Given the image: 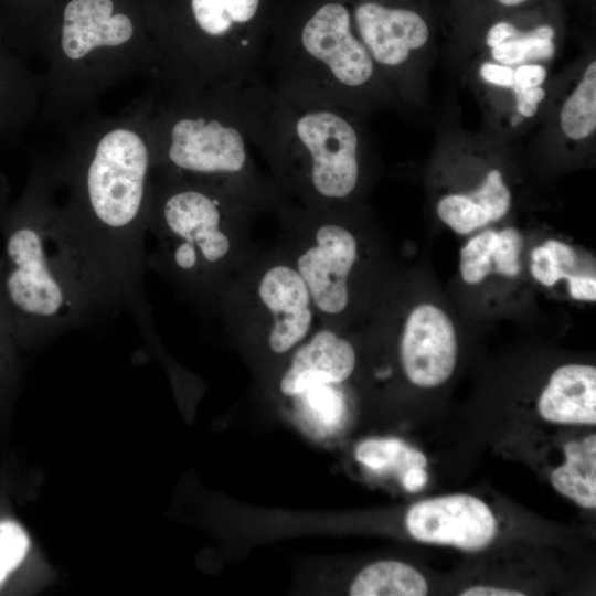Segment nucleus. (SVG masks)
I'll use <instances>...</instances> for the list:
<instances>
[{"label": "nucleus", "instance_id": "f257e3e1", "mask_svg": "<svg viewBox=\"0 0 596 596\" xmlns=\"http://www.w3.org/2000/svg\"><path fill=\"white\" fill-rule=\"evenodd\" d=\"M49 162L66 190V225L119 305L138 312L153 173L147 97L70 124L65 152Z\"/></svg>", "mask_w": 596, "mask_h": 596}, {"label": "nucleus", "instance_id": "f03ea898", "mask_svg": "<svg viewBox=\"0 0 596 596\" xmlns=\"http://www.w3.org/2000/svg\"><path fill=\"white\" fill-rule=\"evenodd\" d=\"M0 292L17 340L81 327L120 307L65 223L49 161L0 213Z\"/></svg>", "mask_w": 596, "mask_h": 596}, {"label": "nucleus", "instance_id": "7ed1b4c3", "mask_svg": "<svg viewBox=\"0 0 596 596\" xmlns=\"http://www.w3.org/2000/svg\"><path fill=\"white\" fill-rule=\"evenodd\" d=\"M249 142L267 161L281 198L298 205H342L358 192L366 135L352 110L291 100L262 78L230 89Z\"/></svg>", "mask_w": 596, "mask_h": 596}, {"label": "nucleus", "instance_id": "20e7f679", "mask_svg": "<svg viewBox=\"0 0 596 596\" xmlns=\"http://www.w3.org/2000/svg\"><path fill=\"white\" fill-rule=\"evenodd\" d=\"M38 54L45 61L41 115L70 125L91 111L113 86L139 74L153 76L156 45L145 0H58L42 28Z\"/></svg>", "mask_w": 596, "mask_h": 596}, {"label": "nucleus", "instance_id": "39448f33", "mask_svg": "<svg viewBox=\"0 0 596 596\" xmlns=\"http://www.w3.org/2000/svg\"><path fill=\"white\" fill-rule=\"evenodd\" d=\"M263 82L291 100L360 115L392 97L359 39L348 0H275Z\"/></svg>", "mask_w": 596, "mask_h": 596}, {"label": "nucleus", "instance_id": "423d86ee", "mask_svg": "<svg viewBox=\"0 0 596 596\" xmlns=\"http://www.w3.org/2000/svg\"><path fill=\"white\" fill-rule=\"evenodd\" d=\"M270 0H145L157 92L192 94L262 78Z\"/></svg>", "mask_w": 596, "mask_h": 596}, {"label": "nucleus", "instance_id": "0eeeda50", "mask_svg": "<svg viewBox=\"0 0 596 596\" xmlns=\"http://www.w3.org/2000/svg\"><path fill=\"white\" fill-rule=\"evenodd\" d=\"M153 171L211 184L256 210L283 198L256 167L230 88L147 96Z\"/></svg>", "mask_w": 596, "mask_h": 596}, {"label": "nucleus", "instance_id": "6e6552de", "mask_svg": "<svg viewBox=\"0 0 596 596\" xmlns=\"http://www.w3.org/2000/svg\"><path fill=\"white\" fill-rule=\"evenodd\" d=\"M255 207L187 177L153 171L147 233L158 264L199 296L215 291L236 253V236Z\"/></svg>", "mask_w": 596, "mask_h": 596}, {"label": "nucleus", "instance_id": "1a4fd4ad", "mask_svg": "<svg viewBox=\"0 0 596 596\" xmlns=\"http://www.w3.org/2000/svg\"><path fill=\"white\" fill-rule=\"evenodd\" d=\"M338 206H277L281 215L300 227L307 238L290 259L304 279L316 315L340 316L350 302V276L358 259L355 236L338 219Z\"/></svg>", "mask_w": 596, "mask_h": 596}, {"label": "nucleus", "instance_id": "9d476101", "mask_svg": "<svg viewBox=\"0 0 596 596\" xmlns=\"http://www.w3.org/2000/svg\"><path fill=\"white\" fill-rule=\"evenodd\" d=\"M354 30L382 76L402 88L414 57L429 40V28L415 10L391 0H348Z\"/></svg>", "mask_w": 596, "mask_h": 596}, {"label": "nucleus", "instance_id": "9b49d317", "mask_svg": "<svg viewBox=\"0 0 596 596\" xmlns=\"http://www.w3.org/2000/svg\"><path fill=\"white\" fill-rule=\"evenodd\" d=\"M405 524L417 541L466 551L486 547L497 533V521L489 507L464 493L415 503L407 511Z\"/></svg>", "mask_w": 596, "mask_h": 596}, {"label": "nucleus", "instance_id": "f8f14e48", "mask_svg": "<svg viewBox=\"0 0 596 596\" xmlns=\"http://www.w3.org/2000/svg\"><path fill=\"white\" fill-rule=\"evenodd\" d=\"M255 297L265 317L269 350L284 354L309 336L316 311L309 290L289 262L269 264L258 276Z\"/></svg>", "mask_w": 596, "mask_h": 596}, {"label": "nucleus", "instance_id": "ddd939ff", "mask_svg": "<svg viewBox=\"0 0 596 596\" xmlns=\"http://www.w3.org/2000/svg\"><path fill=\"white\" fill-rule=\"evenodd\" d=\"M401 360L408 380L421 387L443 384L457 361L453 322L438 307L419 305L409 313L401 341Z\"/></svg>", "mask_w": 596, "mask_h": 596}, {"label": "nucleus", "instance_id": "4468645a", "mask_svg": "<svg viewBox=\"0 0 596 596\" xmlns=\"http://www.w3.org/2000/svg\"><path fill=\"white\" fill-rule=\"evenodd\" d=\"M353 345L333 330L315 332L296 349L283 374L279 390L286 396H298L319 384H340L355 368Z\"/></svg>", "mask_w": 596, "mask_h": 596}, {"label": "nucleus", "instance_id": "2eb2a0df", "mask_svg": "<svg viewBox=\"0 0 596 596\" xmlns=\"http://www.w3.org/2000/svg\"><path fill=\"white\" fill-rule=\"evenodd\" d=\"M43 74L7 41L0 28V139L18 143L40 114Z\"/></svg>", "mask_w": 596, "mask_h": 596}, {"label": "nucleus", "instance_id": "dca6fc26", "mask_svg": "<svg viewBox=\"0 0 596 596\" xmlns=\"http://www.w3.org/2000/svg\"><path fill=\"white\" fill-rule=\"evenodd\" d=\"M540 415L558 424H596V369L567 364L556 369L539 402Z\"/></svg>", "mask_w": 596, "mask_h": 596}, {"label": "nucleus", "instance_id": "f3484780", "mask_svg": "<svg viewBox=\"0 0 596 596\" xmlns=\"http://www.w3.org/2000/svg\"><path fill=\"white\" fill-rule=\"evenodd\" d=\"M555 29L541 24L521 31L507 21L494 23L486 34V44L494 62L518 66L529 61L546 60L555 53Z\"/></svg>", "mask_w": 596, "mask_h": 596}, {"label": "nucleus", "instance_id": "a211bd4d", "mask_svg": "<svg viewBox=\"0 0 596 596\" xmlns=\"http://www.w3.org/2000/svg\"><path fill=\"white\" fill-rule=\"evenodd\" d=\"M565 462L552 471L555 490L586 509L596 508V435L564 446Z\"/></svg>", "mask_w": 596, "mask_h": 596}, {"label": "nucleus", "instance_id": "6ab92c4d", "mask_svg": "<svg viewBox=\"0 0 596 596\" xmlns=\"http://www.w3.org/2000/svg\"><path fill=\"white\" fill-rule=\"evenodd\" d=\"M427 592L424 576L398 561H379L365 566L349 588L351 596H424Z\"/></svg>", "mask_w": 596, "mask_h": 596}, {"label": "nucleus", "instance_id": "aec40b11", "mask_svg": "<svg viewBox=\"0 0 596 596\" xmlns=\"http://www.w3.org/2000/svg\"><path fill=\"white\" fill-rule=\"evenodd\" d=\"M560 126L565 137L582 141L596 130V61L586 66L560 111Z\"/></svg>", "mask_w": 596, "mask_h": 596}, {"label": "nucleus", "instance_id": "412c9836", "mask_svg": "<svg viewBox=\"0 0 596 596\" xmlns=\"http://www.w3.org/2000/svg\"><path fill=\"white\" fill-rule=\"evenodd\" d=\"M354 456L369 469L396 472L400 479L407 470L427 465L422 451L396 437L368 438L355 447Z\"/></svg>", "mask_w": 596, "mask_h": 596}, {"label": "nucleus", "instance_id": "4be33fe9", "mask_svg": "<svg viewBox=\"0 0 596 596\" xmlns=\"http://www.w3.org/2000/svg\"><path fill=\"white\" fill-rule=\"evenodd\" d=\"M497 232L486 230L471 237L460 251L459 268L470 285L482 281L491 272Z\"/></svg>", "mask_w": 596, "mask_h": 596}, {"label": "nucleus", "instance_id": "5701e85b", "mask_svg": "<svg viewBox=\"0 0 596 596\" xmlns=\"http://www.w3.org/2000/svg\"><path fill=\"white\" fill-rule=\"evenodd\" d=\"M436 211L439 219L458 234H469L489 224L483 212L465 193L444 195Z\"/></svg>", "mask_w": 596, "mask_h": 596}, {"label": "nucleus", "instance_id": "b1692460", "mask_svg": "<svg viewBox=\"0 0 596 596\" xmlns=\"http://www.w3.org/2000/svg\"><path fill=\"white\" fill-rule=\"evenodd\" d=\"M465 194L483 212L489 223L502 219L512 203L511 191L498 169H491L476 189Z\"/></svg>", "mask_w": 596, "mask_h": 596}, {"label": "nucleus", "instance_id": "393cba45", "mask_svg": "<svg viewBox=\"0 0 596 596\" xmlns=\"http://www.w3.org/2000/svg\"><path fill=\"white\" fill-rule=\"evenodd\" d=\"M336 385H315L298 395L308 409L329 426L341 422L344 414V400Z\"/></svg>", "mask_w": 596, "mask_h": 596}, {"label": "nucleus", "instance_id": "a878e982", "mask_svg": "<svg viewBox=\"0 0 596 596\" xmlns=\"http://www.w3.org/2000/svg\"><path fill=\"white\" fill-rule=\"evenodd\" d=\"M29 545V538L19 524L0 521V584L23 561Z\"/></svg>", "mask_w": 596, "mask_h": 596}, {"label": "nucleus", "instance_id": "bb28decb", "mask_svg": "<svg viewBox=\"0 0 596 596\" xmlns=\"http://www.w3.org/2000/svg\"><path fill=\"white\" fill-rule=\"evenodd\" d=\"M522 249V236L518 230L507 227L497 232L493 252L496 270L504 276H517L520 273V253Z\"/></svg>", "mask_w": 596, "mask_h": 596}, {"label": "nucleus", "instance_id": "cd10ccee", "mask_svg": "<svg viewBox=\"0 0 596 596\" xmlns=\"http://www.w3.org/2000/svg\"><path fill=\"white\" fill-rule=\"evenodd\" d=\"M531 273L544 286H553L560 279L566 278V273L555 255L543 244L536 246L531 253Z\"/></svg>", "mask_w": 596, "mask_h": 596}, {"label": "nucleus", "instance_id": "c85d7f7f", "mask_svg": "<svg viewBox=\"0 0 596 596\" xmlns=\"http://www.w3.org/2000/svg\"><path fill=\"white\" fill-rule=\"evenodd\" d=\"M515 109L524 118L533 117L541 102L545 98V89L541 86L530 88H512Z\"/></svg>", "mask_w": 596, "mask_h": 596}, {"label": "nucleus", "instance_id": "c756f323", "mask_svg": "<svg viewBox=\"0 0 596 596\" xmlns=\"http://www.w3.org/2000/svg\"><path fill=\"white\" fill-rule=\"evenodd\" d=\"M546 68L538 63H524L513 68L512 88H530L541 86L546 79ZM511 88V89H512Z\"/></svg>", "mask_w": 596, "mask_h": 596}, {"label": "nucleus", "instance_id": "7c9ffc66", "mask_svg": "<svg viewBox=\"0 0 596 596\" xmlns=\"http://www.w3.org/2000/svg\"><path fill=\"white\" fill-rule=\"evenodd\" d=\"M479 74L488 84L510 89L513 86V67L511 66L487 61L481 64Z\"/></svg>", "mask_w": 596, "mask_h": 596}, {"label": "nucleus", "instance_id": "2f4dec72", "mask_svg": "<svg viewBox=\"0 0 596 596\" xmlns=\"http://www.w3.org/2000/svg\"><path fill=\"white\" fill-rule=\"evenodd\" d=\"M568 289L576 300H596V279L589 275H568Z\"/></svg>", "mask_w": 596, "mask_h": 596}, {"label": "nucleus", "instance_id": "473e14b6", "mask_svg": "<svg viewBox=\"0 0 596 596\" xmlns=\"http://www.w3.org/2000/svg\"><path fill=\"white\" fill-rule=\"evenodd\" d=\"M544 245L555 255L565 270L575 266L576 254L570 245L556 240H549Z\"/></svg>", "mask_w": 596, "mask_h": 596}, {"label": "nucleus", "instance_id": "72a5a7b5", "mask_svg": "<svg viewBox=\"0 0 596 596\" xmlns=\"http://www.w3.org/2000/svg\"><path fill=\"white\" fill-rule=\"evenodd\" d=\"M13 340L17 339L0 292V354L7 353V349Z\"/></svg>", "mask_w": 596, "mask_h": 596}, {"label": "nucleus", "instance_id": "f704fd0d", "mask_svg": "<svg viewBox=\"0 0 596 596\" xmlns=\"http://www.w3.org/2000/svg\"><path fill=\"white\" fill-rule=\"evenodd\" d=\"M427 479L428 476L425 469L416 467L407 470L400 480L405 490L408 492H417L425 487Z\"/></svg>", "mask_w": 596, "mask_h": 596}, {"label": "nucleus", "instance_id": "c9c22d12", "mask_svg": "<svg viewBox=\"0 0 596 596\" xmlns=\"http://www.w3.org/2000/svg\"><path fill=\"white\" fill-rule=\"evenodd\" d=\"M525 594L519 590L491 587V586H472L460 593V596H524Z\"/></svg>", "mask_w": 596, "mask_h": 596}, {"label": "nucleus", "instance_id": "e433bc0d", "mask_svg": "<svg viewBox=\"0 0 596 596\" xmlns=\"http://www.w3.org/2000/svg\"><path fill=\"white\" fill-rule=\"evenodd\" d=\"M8 185L4 175L0 172V213L7 205Z\"/></svg>", "mask_w": 596, "mask_h": 596}, {"label": "nucleus", "instance_id": "4c0bfd02", "mask_svg": "<svg viewBox=\"0 0 596 596\" xmlns=\"http://www.w3.org/2000/svg\"><path fill=\"white\" fill-rule=\"evenodd\" d=\"M497 1L504 7H518L528 2L529 0H497Z\"/></svg>", "mask_w": 596, "mask_h": 596}]
</instances>
